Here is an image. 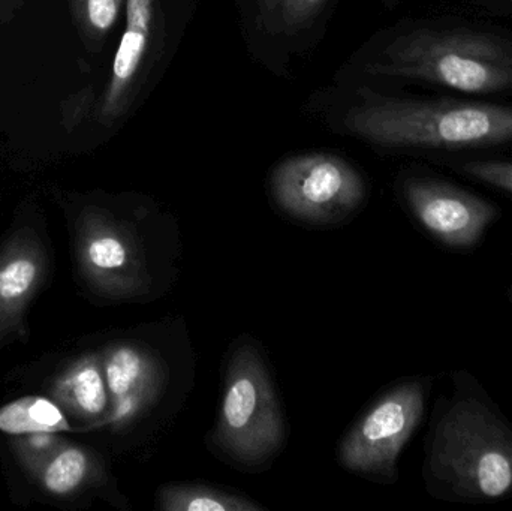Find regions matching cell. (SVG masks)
I'll use <instances>...</instances> for the list:
<instances>
[{
	"instance_id": "obj_2",
	"label": "cell",
	"mask_w": 512,
	"mask_h": 511,
	"mask_svg": "<svg viewBox=\"0 0 512 511\" xmlns=\"http://www.w3.org/2000/svg\"><path fill=\"white\" fill-rule=\"evenodd\" d=\"M367 72L472 98L512 96V30L454 17L412 24L384 45Z\"/></svg>"
},
{
	"instance_id": "obj_16",
	"label": "cell",
	"mask_w": 512,
	"mask_h": 511,
	"mask_svg": "<svg viewBox=\"0 0 512 511\" xmlns=\"http://www.w3.org/2000/svg\"><path fill=\"white\" fill-rule=\"evenodd\" d=\"M448 167L475 182L490 186L512 197V161L505 159H459Z\"/></svg>"
},
{
	"instance_id": "obj_3",
	"label": "cell",
	"mask_w": 512,
	"mask_h": 511,
	"mask_svg": "<svg viewBox=\"0 0 512 511\" xmlns=\"http://www.w3.org/2000/svg\"><path fill=\"white\" fill-rule=\"evenodd\" d=\"M351 134L388 149L469 152L512 146V105L484 99L370 95L349 108Z\"/></svg>"
},
{
	"instance_id": "obj_4",
	"label": "cell",
	"mask_w": 512,
	"mask_h": 511,
	"mask_svg": "<svg viewBox=\"0 0 512 511\" xmlns=\"http://www.w3.org/2000/svg\"><path fill=\"white\" fill-rule=\"evenodd\" d=\"M213 443L245 467L267 464L285 444V420L261 354L240 344L230 357Z\"/></svg>"
},
{
	"instance_id": "obj_9",
	"label": "cell",
	"mask_w": 512,
	"mask_h": 511,
	"mask_svg": "<svg viewBox=\"0 0 512 511\" xmlns=\"http://www.w3.org/2000/svg\"><path fill=\"white\" fill-rule=\"evenodd\" d=\"M102 363L111 401L108 420L114 425L129 423L149 410L167 384V368L141 345H113L105 351Z\"/></svg>"
},
{
	"instance_id": "obj_11",
	"label": "cell",
	"mask_w": 512,
	"mask_h": 511,
	"mask_svg": "<svg viewBox=\"0 0 512 511\" xmlns=\"http://www.w3.org/2000/svg\"><path fill=\"white\" fill-rule=\"evenodd\" d=\"M155 20V0H126V29L113 62L102 114L114 119L125 110L146 57Z\"/></svg>"
},
{
	"instance_id": "obj_5",
	"label": "cell",
	"mask_w": 512,
	"mask_h": 511,
	"mask_svg": "<svg viewBox=\"0 0 512 511\" xmlns=\"http://www.w3.org/2000/svg\"><path fill=\"white\" fill-rule=\"evenodd\" d=\"M75 254L86 284L111 300L135 302L161 291V257H153L137 225L99 209L81 213Z\"/></svg>"
},
{
	"instance_id": "obj_6",
	"label": "cell",
	"mask_w": 512,
	"mask_h": 511,
	"mask_svg": "<svg viewBox=\"0 0 512 511\" xmlns=\"http://www.w3.org/2000/svg\"><path fill=\"white\" fill-rule=\"evenodd\" d=\"M432 378H408L391 387L352 426L339 446V461L349 471L394 483L397 461L426 413Z\"/></svg>"
},
{
	"instance_id": "obj_19",
	"label": "cell",
	"mask_w": 512,
	"mask_h": 511,
	"mask_svg": "<svg viewBox=\"0 0 512 511\" xmlns=\"http://www.w3.org/2000/svg\"><path fill=\"white\" fill-rule=\"evenodd\" d=\"M469 5L499 17H512V0H466Z\"/></svg>"
},
{
	"instance_id": "obj_18",
	"label": "cell",
	"mask_w": 512,
	"mask_h": 511,
	"mask_svg": "<svg viewBox=\"0 0 512 511\" xmlns=\"http://www.w3.org/2000/svg\"><path fill=\"white\" fill-rule=\"evenodd\" d=\"M325 0H265V8L280 26L294 30L312 20Z\"/></svg>"
},
{
	"instance_id": "obj_15",
	"label": "cell",
	"mask_w": 512,
	"mask_h": 511,
	"mask_svg": "<svg viewBox=\"0 0 512 511\" xmlns=\"http://www.w3.org/2000/svg\"><path fill=\"white\" fill-rule=\"evenodd\" d=\"M156 507L164 511H255L264 507L240 495L228 494L212 486L174 483L162 486Z\"/></svg>"
},
{
	"instance_id": "obj_1",
	"label": "cell",
	"mask_w": 512,
	"mask_h": 511,
	"mask_svg": "<svg viewBox=\"0 0 512 511\" xmlns=\"http://www.w3.org/2000/svg\"><path fill=\"white\" fill-rule=\"evenodd\" d=\"M450 383L424 443L427 492L471 506L511 500L512 423L471 372H451Z\"/></svg>"
},
{
	"instance_id": "obj_17",
	"label": "cell",
	"mask_w": 512,
	"mask_h": 511,
	"mask_svg": "<svg viewBox=\"0 0 512 511\" xmlns=\"http://www.w3.org/2000/svg\"><path fill=\"white\" fill-rule=\"evenodd\" d=\"M125 0H75L78 17L92 36H104L116 24Z\"/></svg>"
},
{
	"instance_id": "obj_14",
	"label": "cell",
	"mask_w": 512,
	"mask_h": 511,
	"mask_svg": "<svg viewBox=\"0 0 512 511\" xmlns=\"http://www.w3.org/2000/svg\"><path fill=\"white\" fill-rule=\"evenodd\" d=\"M69 429L62 408L41 396H26L0 408V432L3 434H57Z\"/></svg>"
},
{
	"instance_id": "obj_7",
	"label": "cell",
	"mask_w": 512,
	"mask_h": 511,
	"mask_svg": "<svg viewBox=\"0 0 512 511\" xmlns=\"http://www.w3.org/2000/svg\"><path fill=\"white\" fill-rule=\"evenodd\" d=\"M271 191L286 213L313 224L346 218L366 197L363 177L355 168L324 153L295 156L277 165Z\"/></svg>"
},
{
	"instance_id": "obj_20",
	"label": "cell",
	"mask_w": 512,
	"mask_h": 511,
	"mask_svg": "<svg viewBox=\"0 0 512 511\" xmlns=\"http://www.w3.org/2000/svg\"><path fill=\"white\" fill-rule=\"evenodd\" d=\"M507 297H508V302H510V305L512 308V284L510 285V288H508Z\"/></svg>"
},
{
	"instance_id": "obj_10",
	"label": "cell",
	"mask_w": 512,
	"mask_h": 511,
	"mask_svg": "<svg viewBox=\"0 0 512 511\" xmlns=\"http://www.w3.org/2000/svg\"><path fill=\"white\" fill-rule=\"evenodd\" d=\"M47 254L32 231L15 234L0 251V339L24 333V315L47 276Z\"/></svg>"
},
{
	"instance_id": "obj_13",
	"label": "cell",
	"mask_w": 512,
	"mask_h": 511,
	"mask_svg": "<svg viewBox=\"0 0 512 511\" xmlns=\"http://www.w3.org/2000/svg\"><path fill=\"white\" fill-rule=\"evenodd\" d=\"M54 497H69L101 476V465L89 450L60 440L30 471Z\"/></svg>"
},
{
	"instance_id": "obj_8",
	"label": "cell",
	"mask_w": 512,
	"mask_h": 511,
	"mask_svg": "<svg viewBox=\"0 0 512 511\" xmlns=\"http://www.w3.org/2000/svg\"><path fill=\"white\" fill-rule=\"evenodd\" d=\"M400 194L418 227L448 251H474L501 219L495 203L441 177L412 174Z\"/></svg>"
},
{
	"instance_id": "obj_12",
	"label": "cell",
	"mask_w": 512,
	"mask_h": 511,
	"mask_svg": "<svg viewBox=\"0 0 512 511\" xmlns=\"http://www.w3.org/2000/svg\"><path fill=\"white\" fill-rule=\"evenodd\" d=\"M51 398L63 413L83 422H98L110 416V393L102 356L89 354L72 362L54 380Z\"/></svg>"
}]
</instances>
